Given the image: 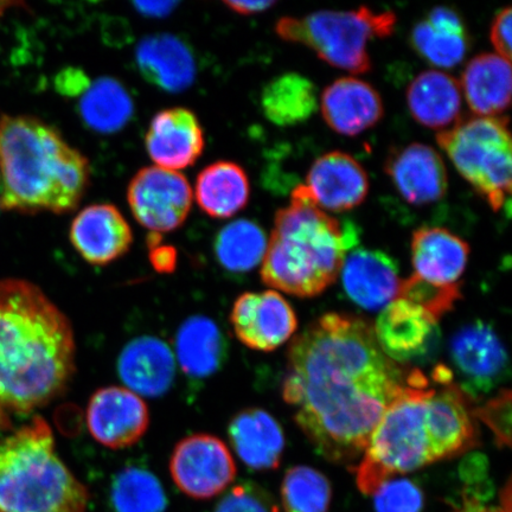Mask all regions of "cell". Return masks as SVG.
<instances>
[{
    "instance_id": "1",
    "label": "cell",
    "mask_w": 512,
    "mask_h": 512,
    "mask_svg": "<svg viewBox=\"0 0 512 512\" xmlns=\"http://www.w3.org/2000/svg\"><path fill=\"white\" fill-rule=\"evenodd\" d=\"M411 370L384 355L366 319L326 313L288 348L283 398L320 456L352 465Z\"/></svg>"
},
{
    "instance_id": "2",
    "label": "cell",
    "mask_w": 512,
    "mask_h": 512,
    "mask_svg": "<svg viewBox=\"0 0 512 512\" xmlns=\"http://www.w3.org/2000/svg\"><path fill=\"white\" fill-rule=\"evenodd\" d=\"M472 403L457 382L430 388L427 376L412 368L408 386L384 412L361 463L351 469L358 489L373 496L389 479L478 446Z\"/></svg>"
},
{
    "instance_id": "3",
    "label": "cell",
    "mask_w": 512,
    "mask_h": 512,
    "mask_svg": "<svg viewBox=\"0 0 512 512\" xmlns=\"http://www.w3.org/2000/svg\"><path fill=\"white\" fill-rule=\"evenodd\" d=\"M75 356L73 326L41 288L0 281V428L66 392Z\"/></svg>"
},
{
    "instance_id": "4",
    "label": "cell",
    "mask_w": 512,
    "mask_h": 512,
    "mask_svg": "<svg viewBox=\"0 0 512 512\" xmlns=\"http://www.w3.org/2000/svg\"><path fill=\"white\" fill-rule=\"evenodd\" d=\"M91 181L85 156L44 121L0 117V208L66 214L78 208Z\"/></svg>"
},
{
    "instance_id": "5",
    "label": "cell",
    "mask_w": 512,
    "mask_h": 512,
    "mask_svg": "<svg viewBox=\"0 0 512 512\" xmlns=\"http://www.w3.org/2000/svg\"><path fill=\"white\" fill-rule=\"evenodd\" d=\"M356 242L354 228L342 226L325 213L305 185H298L290 206L275 215L261 279L292 296L317 297L335 283L345 256Z\"/></svg>"
},
{
    "instance_id": "6",
    "label": "cell",
    "mask_w": 512,
    "mask_h": 512,
    "mask_svg": "<svg viewBox=\"0 0 512 512\" xmlns=\"http://www.w3.org/2000/svg\"><path fill=\"white\" fill-rule=\"evenodd\" d=\"M88 502L41 416L0 440V512H86Z\"/></svg>"
},
{
    "instance_id": "7",
    "label": "cell",
    "mask_w": 512,
    "mask_h": 512,
    "mask_svg": "<svg viewBox=\"0 0 512 512\" xmlns=\"http://www.w3.org/2000/svg\"><path fill=\"white\" fill-rule=\"evenodd\" d=\"M392 11L375 12L366 6L356 10H322L305 17H283L275 31L283 40L304 44L330 66L352 74L371 70L368 43L393 34Z\"/></svg>"
},
{
    "instance_id": "8",
    "label": "cell",
    "mask_w": 512,
    "mask_h": 512,
    "mask_svg": "<svg viewBox=\"0 0 512 512\" xmlns=\"http://www.w3.org/2000/svg\"><path fill=\"white\" fill-rule=\"evenodd\" d=\"M437 142L459 174L494 211L511 194V134L504 117H471L438 133Z\"/></svg>"
},
{
    "instance_id": "9",
    "label": "cell",
    "mask_w": 512,
    "mask_h": 512,
    "mask_svg": "<svg viewBox=\"0 0 512 512\" xmlns=\"http://www.w3.org/2000/svg\"><path fill=\"white\" fill-rule=\"evenodd\" d=\"M194 194L187 177L149 166L137 172L127 189L128 206L152 233H170L187 221Z\"/></svg>"
},
{
    "instance_id": "10",
    "label": "cell",
    "mask_w": 512,
    "mask_h": 512,
    "mask_svg": "<svg viewBox=\"0 0 512 512\" xmlns=\"http://www.w3.org/2000/svg\"><path fill=\"white\" fill-rule=\"evenodd\" d=\"M450 358L458 386L473 400L501 386L510 377L507 349L492 326L477 320L453 335Z\"/></svg>"
},
{
    "instance_id": "11",
    "label": "cell",
    "mask_w": 512,
    "mask_h": 512,
    "mask_svg": "<svg viewBox=\"0 0 512 512\" xmlns=\"http://www.w3.org/2000/svg\"><path fill=\"white\" fill-rule=\"evenodd\" d=\"M172 479L183 494L209 499L226 490L236 477L229 448L211 434H194L182 439L170 460Z\"/></svg>"
},
{
    "instance_id": "12",
    "label": "cell",
    "mask_w": 512,
    "mask_h": 512,
    "mask_svg": "<svg viewBox=\"0 0 512 512\" xmlns=\"http://www.w3.org/2000/svg\"><path fill=\"white\" fill-rule=\"evenodd\" d=\"M230 323L242 344L264 352L281 347L298 329L293 307L273 290L241 294L233 305Z\"/></svg>"
},
{
    "instance_id": "13",
    "label": "cell",
    "mask_w": 512,
    "mask_h": 512,
    "mask_svg": "<svg viewBox=\"0 0 512 512\" xmlns=\"http://www.w3.org/2000/svg\"><path fill=\"white\" fill-rule=\"evenodd\" d=\"M150 425V413L139 395L124 387L96 390L87 407L89 433L112 450L136 445Z\"/></svg>"
},
{
    "instance_id": "14",
    "label": "cell",
    "mask_w": 512,
    "mask_h": 512,
    "mask_svg": "<svg viewBox=\"0 0 512 512\" xmlns=\"http://www.w3.org/2000/svg\"><path fill=\"white\" fill-rule=\"evenodd\" d=\"M373 328L384 355L402 366L424 360L439 344L437 320L401 298L384 307Z\"/></svg>"
},
{
    "instance_id": "15",
    "label": "cell",
    "mask_w": 512,
    "mask_h": 512,
    "mask_svg": "<svg viewBox=\"0 0 512 512\" xmlns=\"http://www.w3.org/2000/svg\"><path fill=\"white\" fill-rule=\"evenodd\" d=\"M304 185L313 202L325 213H344L361 206L369 192L366 170L354 157L341 151L319 157Z\"/></svg>"
},
{
    "instance_id": "16",
    "label": "cell",
    "mask_w": 512,
    "mask_h": 512,
    "mask_svg": "<svg viewBox=\"0 0 512 512\" xmlns=\"http://www.w3.org/2000/svg\"><path fill=\"white\" fill-rule=\"evenodd\" d=\"M69 238L89 265L107 266L130 251L133 234L117 207L93 204L76 215Z\"/></svg>"
},
{
    "instance_id": "17",
    "label": "cell",
    "mask_w": 512,
    "mask_h": 512,
    "mask_svg": "<svg viewBox=\"0 0 512 512\" xmlns=\"http://www.w3.org/2000/svg\"><path fill=\"white\" fill-rule=\"evenodd\" d=\"M206 146L196 114L187 108H168L151 120L145 147L158 168L178 171L194 165Z\"/></svg>"
},
{
    "instance_id": "18",
    "label": "cell",
    "mask_w": 512,
    "mask_h": 512,
    "mask_svg": "<svg viewBox=\"0 0 512 512\" xmlns=\"http://www.w3.org/2000/svg\"><path fill=\"white\" fill-rule=\"evenodd\" d=\"M387 175L408 203L426 206L443 200L448 189L444 160L433 147L414 143L390 153Z\"/></svg>"
},
{
    "instance_id": "19",
    "label": "cell",
    "mask_w": 512,
    "mask_h": 512,
    "mask_svg": "<svg viewBox=\"0 0 512 512\" xmlns=\"http://www.w3.org/2000/svg\"><path fill=\"white\" fill-rule=\"evenodd\" d=\"M341 272L344 292L364 310L384 309L399 296V268L386 253L356 249L345 256Z\"/></svg>"
},
{
    "instance_id": "20",
    "label": "cell",
    "mask_w": 512,
    "mask_h": 512,
    "mask_svg": "<svg viewBox=\"0 0 512 512\" xmlns=\"http://www.w3.org/2000/svg\"><path fill=\"white\" fill-rule=\"evenodd\" d=\"M325 123L343 136H357L374 127L384 114L381 95L368 82L342 78L325 88L320 101Z\"/></svg>"
},
{
    "instance_id": "21",
    "label": "cell",
    "mask_w": 512,
    "mask_h": 512,
    "mask_svg": "<svg viewBox=\"0 0 512 512\" xmlns=\"http://www.w3.org/2000/svg\"><path fill=\"white\" fill-rule=\"evenodd\" d=\"M136 64L143 78L166 93H182L194 83L197 64L189 44L175 35L144 38L136 50Z\"/></svg>"
},
{
    "instance_id": "22",
    "label": "cell",
    "mask_w": 512,
    "mask_h": 512,
    "mask_svg": "<svg viewBox=\"0 0 512 512\" xmlns=\"http://www.w3.org/2000/svg\"><path fill=\"white\" fill-rule=\"evenodd\" d=\"M118 373L127 389L140 398H159L175 380V356L162 339L139 337L121 351Z\"/></svg>"
},
{
    "instance_id": "23",
    "label": "cell",
    "mask_w": 512,
    "mask_h": 512,
    "mask_svg": "<svg viewBox=\"0 0 512 512\" xmlns=\"http://www.w3.org/2000/svg\"><path fill=\"white\" fill-rule=\"evenodd\" d=\"M469 256V243L450 230L421 227L413 233L412 262L416 277L434 284H458Z\"/></svg>"
},
{
    "instance_id": "24",
    "label": "cell",
    "mask_w": 512,
    "mask_h": 512,
    "mask_svg": "<svg viewBox=\"0 0 512 512\" xmlns=\"http://www.w3.org/2000/svg\"><path fill=\"white\" fill-rule=\"evenodd\" d=\"M230 444L239 458L253 470L279 467L285 450V435L279 422L260 408L236 414L228 427Z\"/></svg>"
},
{
    "instance_id": "25",
    "label": "cell",
    "mask_w": 512,
    "mask_h": 512,
    "mask_svg": "<svg viewBox=\"0 0 512 512\" xmlns=\"http://www.w3.org/2000/svg\"><path fill=\"white\" fill-rule=\"evenodd\" d=\"M411 44L432 66L452 68L464 60L470 49V36L456 10L438 6L414 25Z\"/></svg>"
},
{
    "instance_id": "26",
    "label": "cell",
    "mask_w": 512,
    "mask_h": 512,
    "mask_svg": "<svg viewBox=\"0 0 512 512\" xmlns=\"http://www.w3.org/2000/svg\"><path fill=\"white\" fill-rule=\"evenodd\" d=\"M407 102L419 124L434 130H447L459 121L462 89L451 75L440 70H426L409 85Z\"/></svg>"
},
{
    "instance_id": "27",
    "label": "cell",
    "mask_w": 512,
    "mask_h": 512,
    "mask_svg": "<svg viewBox=\"0 0 512 512\" xmlns=\"http://www.w3.org/2000/svg\"><path fill=\"white\" fill-rule=\"evenodd\" d=\"M460 89L477 117H498L510 105V62L497 54L476 56L467 63Z\"/></svg>"
},
{
    "instance_id": "28",
    "label": "cell",
    "mask_w": 512,
    "mask_h": 512,
    "mask_svg": "<svg viewBox=\"0 0 512 512\" xmlns=\"http://www.w3.org/2000/svg\"><path fill=\"white\" fill-rule=\"evenodd\" d=\"M251 184L246 171L233 162H216L197 177L198 206L214 219H229L247 206Z\"/></svg>"
},
{
    "instance_id": "29",
    "label": "cell",
    "mask_w": 512,
    "mask_h": 512,
    "mask_svg": "<svg viewBox=\"0 0 512 512\" xmlns=\"http://www.w3.org/2000/svg\"><path fill=\"white\" fill-rule=\"evenodd\" d=\"M175 347L179 366L194 379L213 375L221 367L226 351L219 326L204 316L185 320L178 329Z\"/></svg>"
},
{
    "instance_id": "30",
    "label": "cell",
    "mask_w": 512,
    "mask_h": 512,
    "mask_svg": "<svg viewBox=\"0 0 512 512\" xmlns=\"http://www.w3.org/2000/svg\"><path fill=\"white\" fill-rule=\"evenodd\" d=\"M78 112L89 130L112 134L130 123L134 102L123 83L104 76L91 83L85 94L81 95Z\"/></svg>"
},
{
    "instance_id": "31",
    "label": "cell",
    "mask_w": 512,
    "mask_h": 512,
    "mask_svg": "<svg viewBox=\"0 0 512 512\" xmlns=\"http://www.w3.org/2000/svg\"><path fill=\"white\" fill-rule=\"evenodd\" d=\"M266 118L274 125L303 124L317 111V87L297 73H286L268 82L261 94Z\"/></svg>"
},
{
    "instance_id": "32",
    "label": "cell",
    "mask_w": 512,
    "mask_h": 512,
    "mask_svg": "<svg viewBox=\"0 0 512 512\" xmlns=\"http://www.w3.org/2000/svg\"><path fill=\"white\" fill-rule=\"evenodd\" d=\"M268 239L264 229L251 220L227 224L215 239V255L219 264L232 273H247L264 261Z\"/></svg>"
},
{
    "instance_id": "33",
    "label": "cell",
    "mask_w": 512,
    "mask_h": 512,
    "mask_svg": "<svg viewBox=\"0 0 512 512\" xmlns=\"http://www.w3.org/2000/svg\"><path fill=\"white\" fill-rule=\"evenodd\" d=\"M111 498L115 512H164L168 505L162 483L140 467H126L114 478Z\"/></svg>"
},
{
    "instance_id": "34",
    "label": "cell",
    "mask_w": 512,
    "mask_h": 512,
    "mask_svg": "<svg viewBox=\"0 0 512 512\" xmlns=\"http://www.w3.org/2000/svg\"><path fill=\"white\" fill-rule=\"evenodd\" d=\"M285 512H329L332 489L329 479L310 466H294L281 484Z\"/></svg>"
},
{
    "instance_id": "35",
    "label": "cell",
    "mask_w": 512,
    "mask_h": 512,
    "mask_svg": "<svg viewBox=\"0 0 512 512\" xmlns=\"http://www.w3.org/2000/svg\"><path fill=\"white\" fill-rule=\"evenodd\" d=\"M398 298L420 306L438 322L462 298V292L459 284H434L413 274L411 278L401 281Z\"/></svg>"
},
{
    "instance_id": "36",
    "label": "cell",
    "mask_w": 512,
    "mask_h": 512,
    "mask_svg": "<svg viewBox=\"0 0 512 512\" xmlns=\"http://www.w3.org/2000/svg\"><path fill=\"white\" fill-rule=\"evenodd\" d=\"M376 512H421L424 495L419 486L406 478H392L374 492Z\"/></svg>"
},
{
    "instance_id": "37",
    "label": "cell",
    "mask_w": 512,
    "mask_h": 512,
    "mask_svg": "<svg viewBox=\"0 0 512 512\" xmlns=\"http://www.w3.org/2000/svg\"><path fill=\"white\" fill-rule=\"evenodd\" d=\"M215 512H280L277 503L268 492L254 483L234 486L221 499Z\"/></svg>"
},
{
    "instance_id": "38",
    "label": "cell",
    "mask_w": 512,
    "mask_h": 512,
    "mask_svg": "<svg viewBox=\"0 0 512 512\" xmlns=\"http://www.w3.org/2000/svg\"><path fill=\"white\" fill-rule=\"evenodd\" d=\"M476 420H482L495 435L498 447L511 445V392L504 389L483 407L473 408Z\"/></svg>"
},
{
    "instance_id": "39",
    "label": "cell",
    "mask_w": 512,
    "mask_h": 512,
    "mask_svg": "<svg viewBox=\"0 0 512 512\" xmlns=\"http://www.w3.org/2000/svg\"><path fill=\"white\" fill-rule=\"evenodd\" d=\"M511 23L512 10L508 6L498 12L490 32L491 43L497 55L509 62L511 60Z\"/></svg>"
},
{
    "instance_id": "40",
    "label": "cell",
    "mask_w": 512,
    "mask_h": 512,
    "mask_svg": "<svg viewBox=\"0 0 512 512\" xmlns=\"http://www.w3.org/2000/svg\"><path fill=\"white\" fill-rule=\"evenodd\" d=\"M91 83L82 69L73 67L61 70L55 78L57 92L67 98H76V96L85 94Z\"/></svg>"
},
{
    "instance_id": "41",
    "label": "cell",
    "mask_w": 512,
    "mask_h": 512,
    "mask_svg": "<svg viewBox=\"0 0 512 512\" xmlns=\"http://www.w3.org/2000/svg\"><path fill=\"white\" fill-rule=\"evenodd\" d=\"M155 238L150 239V247L152 249L151 260L152 264L160 272L171 271L176 265V253L170 246H159L160 238H156L155 233H152Z\"/></svg>"
},
{
    "instance_id": "42",
    "label": "cell",
    "mask_w": 512,
    "mask_h": 512,
    "mask_svg": "<svg viewBox=\"0 0 512 512\" xmlns=\"http://www.w3.org/2000/svg\"><path fill=\"white\" fill-rule=\"evenodd\" d=\"M178 5V2H136L133 4L134 9L147 18L168 17Z\"/></svg>"
},
{
    "instance_id": "43",
    "label": "cell",
    "mask_w": 512,
    "mask_h": 512,
    "mask_svg": "<svg viewBox=\"0 0 512 512\" xmlns=\"http://www.w3.org/2000/svg\"><path fill=\"white\" fill-rule=\"evenodd\" d=\"M223 4L229 10L236 12V14L252 16L267 11L277 3L272 2V0H264V2H239V0H234V2H224Z\"/></svg>"
},
{
    "instance_id": "44",
    "label": "cell",
    "mask_w": 512,
    "mask_h": 512,
    "mask_svg": "<svg viewBox=\"0 0 512 512\" xmlns=\"http://www.w3.org/2000/svg\"><path fill=\"white\" fill-rule=\"evenodd\" d=\"M21 3L15 2H0V17H2L6 11H8L12 6H19Z\"/></svg>"
}]
</instances>
